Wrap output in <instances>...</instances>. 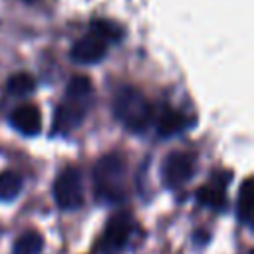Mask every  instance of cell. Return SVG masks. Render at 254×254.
Listing matches in <instances>:
<instances>
[{"instance_id": "12", "label": "cell", "mask_w": 254, "mask_h": 254, "mask_svg": "<svg viewBox=\"0 0 254 254\" xmlns=\"http://www.w3.org/2000/svg\"><path fill=\"white\" fill-rule=\"evenodd\" d=\"M44 248V238L40 232L36 230H28L24 232L16 244H14V254H40Z\"/></svg>"}, {"instance_id": "9", "label": "cell", "mask_w": 254, "mask_h": 254, "mask_svg": "<svg viewBox=\"0 0 254 254\" xmlns=\"http://www.w3.org/2000/svg\"><path fill=\"white\" fill-rule=\"evenodd\" d=\"M83 119V109H79L77 103H67V105H60L56 111V131L67 133L71 129H75Z\"/></svg>"}, {"instance_id": "8", "label": "cell", "mask_w": 254, "mask_h": 254, "mask_svg": "<svg viewBox=\"0 0 254 254\" xmlns=\"http://www.w3.org/2000/svg\"><path fill=\"white\" fill-rule=\"evenodd\" d=\"M185 127H187L185 113H181L179 109H173V107H163V111L159 113V121H157V131L161 137L177 135Z\"/></svg>"}, {"instance_id": "13", "label": "cell", "mask_w": 254, "mask_h": 254, "mask_svg": "<svg viewBox=\"0 0 254 254\" xmlns=\"http://www.w3.org/2000/svg\"><path fill=\"white\" fill-rule=\"evenodd\" d=\"M196 200H198V204L208 206L212 210H222L226 206L224 192H222V189H216V187H200L196 190Z\"/></svg>"}, {"instance_id": "2", "label": "cell", "mask_w": 254, "mask_h": 254, "mask_svg": "<svg viewBox=\"0 0 254 254\" xmlns=\"http://www.w3.org/2000/svg\"><path fill=\"white\" fill-rule=\"evenodd\" d=\"M123 175H125V161L121 155L101 157L93 167V187L97 196L103 200H121Z\"/></svg>"}, {"instance_id": "16", "label": "cell", "mask_w": 254, "mask_h": 254, "mask_svg": "<svg viewBox=\"0 0 254 254\" xmlns=\"http://www.w3.org/2000/svg\"><path fill=\"white\" fill-rule=\"evenodd\" d=\"M6 87H8V93L18 95V97H24V95H28V93L34 91L36 81H34V77H32L30 73H24V71H22V73L12 75V77L8 79V83H6Z\"/></svg>"}, {"instance_id": "7", "label": "cell", "mask_w": 254, "mask_h": 254, "mask_svg": "<svg viewBox=\"0 0 254 254\" xmlns=\"http://www.w3.org/2000/svg\"><path fill=\"white\" fill-rule=\"evenodd\" d=\"M10 123H12L14 129H18L26 137L38 135L42 131V115H40L38 107H34V105L16 107L10 115Z\"/></svg>"}, {"instance_id": "17", "label": "cell", "mask_w": 254, "mask_h": 254, "mask_svg": "<svg viewBox=\"0 0 254 254\" xmlns=\"http://www.w3.org/2000/svg\"><path fill=\"white\" fill-rule=\"evenodd\" d=\"M248 254H254V252H252V250H248Z\"/></svg>"}, {"instance_id": "5", "label": "cell", "mask_w": 254, "mask_h": 254, "mask_svg": "<svg viewBox=\"0 0 254 254\" xmlns=\"http://www.w3.org/2000/svg\"><path fill=\"white\" fill-rule=\"evenodd\" d=\"M192 173H194V165L187 153H171L163 161L161 175H163V183L169 189H177L185 185L192 177Z\"/></svg>"}, {"instance_id": "10", "label": "cell", "mask_w": 254, "mask_h": 254, "mask_svg": "<svg viewBox=\"0 0 254 254\" xmlns=\"http://www.w3.org/2000/svg\"><path fill=\"white\" fill-rule=\"evenodd\" d=\"M236 212H238V220L248 226L252 218V181L250 179H244V183L240 185Z\"/></svg>"}, {"instance_id": "11", "label": "cell", "mask_w": 254, "mask_h": 254, "mask_svg": "<svg viewBox=\"0 0 254 254\" xmlns=\"http://www.w3.org/2000/svg\"><path fill=\"white\" fill-rule=\"evenodd\" d=\"M91 34L95 38L103 40L105 44L107 42H119L123 38V30L117 24H113L109 20H103V18H97V20L91 22Z\"/></svg>"}, {"instance_id": "6", "label": "cell", "mask_w": 254, "mask_h": 254, "mask_svg": "<svg viewBox=\"0 0 254 254\" xmlns=\"http://www.w3.org/2000/svg\"><path fill=\"white\" fill-rule=\"evenodd\" d=\"M105 52H107V44L99 38H95L93 34L77 40L69 52L71 60L75 64H81V65H91V64H97L105 58Z\"/></svg>"}, {"instance_id": "3", "label": "cell", "mask_w": 254, "mask_h": 254, "mask_svg": "<svg viewBox=\"0 0 254 254\" xmlns=\"http://www.w3.org/2000/svg\"><path fill=\"white\" fill-rule=\"evenodd\" d=\"M54 198L56 204L64 210L79 208L83 202V187L81 175L77 169H64L54 181Z\"/></svg>"}, {"instance_id": "14", "label": "cell", "mask_w": 254, "mask_h": 254, "mask_svg": "<svg viewBox=\"0 0 254 254\" xmlns=\"http://www.w3.org/2000/svg\"><path fill=\"white\" fill-rule=\"evenodd\" d=\"M22 190V179L14 171L0 173V200H12Z\"/></svg>"}, {"instance_id": "4", "label": "cell", "mask_w": 254, "mask_h": 254, "mask_svg": "<svg viewBox=\"0 0 254 254\" xmlns=\"http://www.w3.org/2000/svg\"><path fill=\"white\" fill-rule=\"evenodd\" d=\"M131 230H133V222H131L129 214L119 212V214L111 216L109 222L105 224L103 236L99 240V250L103 254H113V252L121 250L127 244V240L131 236Z\"/></svg>"}, {"instance_id": "18", "label": "cell", "mask_w": 254, "mask_h": 254, "mask_svg": "<svg viewBox=\"0 0 254 254\" xmlns=\"http://www.w3.org/2000/svg\"><path fill=\"white\" fill-rule=\"evenodd\" d=\"M24 2H32V0H24Z\"/></svg>"}, {"instance_id": "15", "label": "cell", "mask_w": 254, "mask_h": 254, "mask_svg": "<svg viewBox=\"0 0 254 254\" xmlns=\"http://www.w3.org/2000/svg\"><path fill=\"white\" fill-rule=\"evenodd\" d=\"M91 91H93L91 79L85 77V75H75V77L69 79L67 89H65V95H67L69 101H81V99L87 97Z\"/></svg>"}, {"instance_id": "1", "label": "cell", "mask_w": 254, "mask_h": 254, "mask_svg": "<svg viewBox=\"0 0 254 254\" xmlns=\"http://www.w3.org/2000/svg\"><path fill=\"white\" fill-rule=\"evenodd\" d=\"M113 115L129 131H145L153 119V107L135 87H121L113 99Z\"/></svg>"}]
</instances>
